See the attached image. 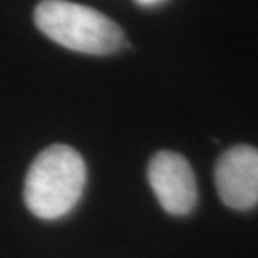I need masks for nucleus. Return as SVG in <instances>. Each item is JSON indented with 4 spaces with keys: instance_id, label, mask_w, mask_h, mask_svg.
Wrapping results in <instances>:
<instances>
[{
    "instance_id": "obj_1",
    "label": "nucleus",
    "mask_w": 258,
    "mask_h": 258,
    "mask_svg": "<svg viewBox=\"0 0 258 258\" xmlns=\"http://www.w3.org/2000/svg\"><path fill=\"white\" fill-rule=\"evenodd\" d=\"M87 180L84 158L69 145H52L32 162L24 185L29 210L43 220H55L79 203Z\"/></svg>"
},
{
    "instance_id": "obj_2",
    "label": "nucleus",
    "mask_w": 258,
    "mask_h": 258,
    "mask_svg": "<svg viewBox=\"0 0 258 258\" xmlns=\"http://www.w3.org/2000/svg\"><path fill=\"white\" fill-rule=\"evenodd\" d=\"M35 25L50 40L69 50L110 55L125 45L122 27L87 5L69 0H43L35 7Z\"/></svg>"
},
{
    "instance_id": "obj_3",
    "label": "nucleus",
    "mask_w": 258,
    "mask_h": 258,
    "mask_svg": "<svg viewBox=\"0 0 258 258\" xmlns=\"http://www.w3.org/2000/svg\"><path fill=\"white\" fill-rule=\"evenodd\" d=\"M148 182L158 203L170 215L183 217L195 208L199 200L195 173L180 153H155L148 163Z\"/></svg>"
},
{
    "instance_id": "obj_4",
    "label": "nucleus",
    "mask_w": 258,
    "mask_h": 258,
    "mask_svg": "<svg viewBox=\"0 0 258 258\" xmlns=\"http://www.w3.org/2000/svg\"><path fill=\"white\" fill-rule=\"evenodd\" d=\"M215 185L222 202L233 210L258 205V148L237 145L222 153L215 165Z\"/></svg>"
},
{
    "instance_id": "obj_5",
    "label": "nucleus",
    "mask_w": 258,
    "mask_h": 258,
    "mask_svg": "<svg viewBox=\"0 0 258 258\" xmlns=\"http://www.w3.org/2000/svg\"><path fill=\"white\" fill-rule=\"evenodd\" d=\"M135 2L142 5V7H153V5H158V4L165 2V0H135Z\"/></svg>"
}]
</instances>
